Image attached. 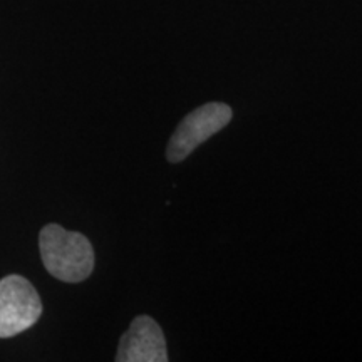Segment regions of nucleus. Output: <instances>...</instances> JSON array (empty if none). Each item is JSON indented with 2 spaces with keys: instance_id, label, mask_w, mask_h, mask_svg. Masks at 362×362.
I'll use <instances>...</instances> for the list:
<instances>
[{
  "instance_id": "obj_3",
  "label": "nucleus",
  "mask_w": 362,
  "mask_h": 362,
  "mask_svg": "<svg viewBox=\"0 0 362 362\" xmlns=\"http://www.w3.org/2000/svg\"><path fill=\"white\" fill-rule=\"evenodd\" d=\"M42 302L29 280L7 275L0 280V339L13 337L37 322Z\"/></svg>"
},
{
  "instance_id": "obj_2",
  "label": "nucleus",
  "mask_w": 362,
  "mask_h": 362,
  "mask_svg": "<svg viewBox=\"0 0 362 362\" xmlns=\"http://www.w3.org/2000/svg\"><path fill=\"white\" fill-rule=\"evenodd\" d=\"M233 111L225 103H208L188 112L171 136L166 158L170 163H180L205 143L208 138L218 133L232 121Z\"/></svg>"
},
{
  "instance_id": "obj_1",
  "label": "nucleus",
  "mask_w": 362,
  "mask_h": 362,
  "mask_svg": "<svg viewBox=\"0 0 362 362\" xmlns=\"http://www.w3.org/2000/svg\"><path fill=\"white\" fill-rule=\"evenodd\" d=\"M44 267L62 282H83L94 270L93 245L83 233L67 232L61 225H45L39 235Z\"/></svg>"
},
{
  "instance_id": "obj_4",
  "label": "nucleus",
  "mask_w": 362,
  "mask_h": 362,
  "mask_svg": "<svg viewBox=\"0 0 362 362\" xmlns=\"http://www.w3.org/2000/svg\"><path fill=\"white\" fill-rule=\"evenodd\" d=\"M117 362H166V341L155 319L138 315L117 347Z\"/></svg>"
}]
</instances>
